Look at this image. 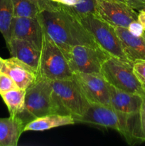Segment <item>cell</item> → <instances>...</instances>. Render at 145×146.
<instances>
[{
    "label": "cell",
    "instance_id": "6da1fadb",
    "mask_svg": "<svg viewBox=\"0 0 145 146\" xmlns=\"http://www.w3.org/2000/svg\"><path fill=\"white\" fill-rule=\"evenodd\" d=\"M44 32L54 41L65 56L78 45L100 47L79 19L59 8L42 11L38 16Z\"/></svg>",
    "mask_w": 145,
    "mask_h": 146
},
{
    "label": "cell",
    "instance_id": "7a4b0ae2",
    "mask_svg": "<svg viewBox=\"0 0 145 146\" xmlns=\"http://www.w3.org/2000/svg\"><path fill=\"white\" fill-rule=\"evenodd\" d=\"M76 122L115 130L129 145L145 142L139 113L126 115L117 111L111 106L90 104L85 114Z\"/></svg>",
    "mask_w": 145,
    "mask_h": 146
},
{
    "label": "cell",
    "instance_id": "3957f363",
    "mask_svg": "<svg viewBox=\"0 0 145 146\" xmlns=\"http://www.w3.org/2000/svg\"><path fill=\"white\" fill-rule=\"evenodd\" d=\"M53 113L71 115L75 123L85 114L90 104L73 78L51 81Z\"/></svg>",
    "mask_w": 145,
    "mask_h": 146
},
{
    "label": "cell",
    "instance_id": "277c9868",
    "mask_svg": "<svg viewBox=\"0 0 145 146\" xmlns=\"http://www.w3.org/2000/svg\"><path fill=\"white\" fill-rule=\"evenodd\" d=\"M100 74L105 81L115 88L143 96L142 88L133 71V63L110 56L102 64Z\"/></svg>",
    "mask_w": 145,
    "mask_h": 146
},
{
    "label": "cell",
    "instance_id": "5b68a950",
    "mask_svg": "<svg viewBox=\"0 0 145 146\" xmlns=\"http://www.w3.org/2000/svg\"><path fill=\"white\" fill-rule=\"evenodd\" d=\"M72 74L63 53L44 32L38 77L55 81L72 78Z\"/></svg>",
    "mask_w": 145,
    "mask_h": 146
},
{
    "label": "cell",
    "instance_id": "8992f818",
    "mask_svg": "<svg viewBox=\"0 0 145 146\" xmlns=\"http://www.w3.org/2000/svg\"><path fill=\"white\" fill-rule=\"evenodd\" d=\"M53 113L51 81L38 77L26 90L24 110L19 115L24 123L39 117Z\"/></svg>",
    "mask_w": 145,
    "mask_h": 146
},
{
    "label": "cell",
    "instance_id": "52a82bcc",
    "mask_svg": "<svg viewBox=\"0 0 145 146\" xmlns=\"http://www.w3.org/2000/svg\"><path fill=\"white\" fill-rule=\"evenodd\" d=\"M80 21L101 48L110 56L128 61L113 26L101 19L95 14H88L80 19Z\"/></svg>",
    "mask_w": 145,
    "mask_h": 146
},
{
    "label": "cell",
    "instance_id": "ba28073f",
    "mask_svg": "<svg viewBox=\"0 0 145 146\" xmlns=\"http://www.w3.org/2000/svg\"><path fill=\"white\" fill-rule=\"evenodd\" d=\"M110 56L100 47L78 45L72 47L65 57L72 73H100L102 64Z\"/></svg>",
    "mask_w": 145,
    "mask_h": 146
},
{
    "label": "cell",
    "instance_id": "9c48e42d",
    "mask_svg": "<svg viewBox=\"0 0 145 146\" xmlns=\"http://www.w3.org/2000/svg\"><path fill=\"white\" fill-rule=\"evenodd\" d=\"M72 78L90 104L110 106L109 84L100 73L75 72Z\"/></svg>",
    "mask_w": 145,
    "mask_h": 146
},
{
    "label": "cell",
    "instance_id": "30bf717a",
    "mask_svg": "<svg viewBox=\"0 0 145 146\" xmlns=\"http://www.w3.org/2000/svg\"><path fill=\"white\" fill-rule=\"evenodd\" d=\"M94 14L114 27L127 28L137 20V11L126 3L112 0H97Z\"/></svg>",
    "mask_w": 145,
    "mask_h": 146
},
{
    "label": "cell",
    "instance_id": "8fae6325",
    "mask_svg": "<svg viewBox=\"0 0 145 146\" xmlns=\"http://www.w3.org/2000/svg\"><path fill=\"white\" fill-rule=\"evenodd\" d=\"M44 34V29L38 17H14L13 19L11 39L25 40L41 50Z\"/></svg>",
    "mask_w": 145,
    "mask_h": 146
},
{
    "label": "cell",
    "instance_id": "7c38bea8",
    "mask_svg": "<svg viewBox=\"0 0 145 146\" xmlns=\"http://www.w3.org/2000/svg\"><path fill=\"white\" fill-rule=\"evenodd\" d=\"M1 71L8 74L18 88L26 90L38 78V71L15 57L3 58Z\"/></svg>",
    "mask_w": 145,
    "mask_h": 146
},
{
    "label": "cell",
    "instance_id": "4fadbf2b",
    "mask_svg": "<svg viewBox=\"0 0 145 146\" xmlns=\"http://www.w3.org/2000/svg\"><path fill=\"white\" fill-rule=\"evenodd\" d=\"M115 29L128 61L134 64L139 60H145V41L143 37L133 35L127 28Z\"/></svg>",
    "mask_w": 145,
    "mask_h": 146
},
{
    "label": "cell",
    "instance_id": "5bb4252c",
    "mask_svg": "<svg viewBox=\"0 0 145 146\" xmlns=\"http://www.w3.org/2000/svg\"><path fill=\"white\" fill-rule=\"evenodd\" d=\"M110 106L121 113L134 115L139 113L142 96L125 92L109 84Z\"/></svg>",
    "mask_w": 145,
    "mask_h": 146
},
{
    "label": "cell",
    "instance_id": "9a60e30c",
    "mask_svg": "<svg viewBox=\"0 0 145 146\" xmlns=\"http://www.w3.org/2000/svg\"><path fill=\"white\" fill-rule=\"evenodd\" d=\"M11 56L26 63L38 71L41 59V50L25 40L11 38L7 45Z\"/></svg>",
    "mask_w": 145,
    "mask_h": 146
},
{
    "label": "cell",
    "instance_id": "2e32d148",
    "mask_svg": "<svg viewBox=\"0 0 145 146\" xmlns=\"http://www.w3.org/2000/svg\"><path fill=\"white\" fill-rule=\"evenodd\" d=\"M26 124L18 115L0 118V146H16Z\"/></svg>",
    "mask_w": 145,
    "mask_h": 146
},
{
    "label": "cell",
    "instance_id": "e0dca14e",
    "mask_svg": "<svg viewBox=\"0 0 145 146\" xmlns=\"http://www.w3.org/2000/svg\"><path fill=\"white\" fill-rule=\"evenodd\" d=\"M75 121L71 115L51 113L39 117L26 124L25 131H44L64 125H73Z\"/></svg>",
    "mask_w": 145,
    "mask_h": 146
},
{
    "label": "cell",
    "instance_id": "ac0fdd59",
    "mask_svg": "<svg viewBox=\"0 0 145 146\" xmlns=\"http://www.w3.org/2000/svg\"><path fill=\"white\" fill-rule=\"evenodd\" d=\"M59 8L68 11L78 19L94 14L97 0H50Z\"/></svg>",
    "mask_w": 145,
    "mask_h": 146
},
{
    "label": "cell",
    "instance_id": "d6986e66",
    "mask_svg": "<svg viewBox=\"0 0 145 146\" xmlns=\"http://www.w3.org/2000/svg\"><path fill=\"white\" fill-rule=\"evenodd\" d=\"M0 95L7 105L10 115H19L24 111L26 90L16 88Z\"/></svg>",
    "mask_w": 145,
    "mask_h": 146
},
{
    "label": "cell",
    "instance_id": "ffe728a7",
    "mask_svg": "<svg viewBox=\"0 0 145 146\" xmlns=\"http://www.w3.org/2000/svg\"><path fill=\"white\" fill-rule=\"evenodd\" d=\"M11 0H0V32L7 46L11 41V29L14 19Z\"/></svg>",
    "mask_w": 145,
    "mask_h": 146
},
{
    "label": "cell",
    "instance_id": "44dd1931",
    "mask_svg": "<svg viewBox=\"0 0 145 146\" xmlns=\"http://www.w3.org/2000/svg\"><path fill=\"white\" fill-rule=\"evenodd\" d=\"M14 17H38L41 9L31 0H11Z\"/></svg>",
    "mask_w": 145,
    "mask_h": 146
},
{
    "label": "cell",
    "instance_id": "7402d4cb",
    "mask_svg": "<svg viewBox=\"0 0 145 146\" xmlns=\"http://www.w3.org/2000/svg\"><path fill=\"white\" fill-rule=\"evenodd\" d=\"M133 71L142 88L145 91V60H139L134 63Z\"/></svg>",
    "mask_w": 145,
    "mask_h": 146
},
{
    "label": "cell",
    "instance_id": "603a6c76",
    "mask_svg": "<svg viewBox=\"0 0 145 146\" xmlns=\"http://www.w3.org/2000/svg\"><path fill=\"white\" fill-rule=\"evenodd\" d=\"M16 88L18 87L12 78L8 74L0 70V94Z\"/></svg>",
    "mask_w": 145,
    "mask_h": 146
},
{
    "label": "cell",
    "instance_id": "cb8c5ba5",
    "mask_svg": "<svg viewBox=\"0 0 145 146\" xmlns=\"http://www.w3.org/2000/svg\"><path fill=\"white\" fill-rule=\"evenodd\" d=\"M31 1L36 4L41 11H51L59 9L55 4L53 3L50 0H31Z\"/></svg>",
    "mask_w": 145,
    "mask_h": 146
},
{
    "label": "cell",
    "instance_id": "d4e9b609",
    "mask_svg": "<svg viewBox=\"0 0 145 146\" xmlns=\"http://www.w3.org/2000/svg\"><path fill=\"white\" fill-rule=\"evenodd\" d=\"M127 29L132 33L133 35L136 36H142V35L144 33L145 30L144 29L143 27H142V24L136 20V21H134L131 23L129 25V27H127Z\"/></svg>",
    "mask_w": 145,
    "mask_h": 146
},
{
    "label": "cell",
    "instance_id": "484cf974",
    "mask_svg": "<svg viewBox=\"0 0 145 146\" xmlns=\"http://www.w3.org/2000/svg\"><path fill=\"white\" fill-rule=\"evenodd\" d=\"M126 4L137 11L142 9L145 4V0H126Z\"/></svg>",
    "mask_w": 145,
    "mask_h": 146
},
{
    "label": "cell",
    "instance_id": "4316f807",
    "mask_svg": "<svg viewBox=\"0 0 145 146\" xmlns=\"http://www.w3.org/2000/svg\"><path fill=\"white\" fill-rule=\"evenodd\" d=\"M139 116H140L142 125L145 121V94L142 96V102L141 104L140 111H139Z\"/></svg>",
    "mask_w": 145,
    "mask_h": 146
},
{
    "label": "cell",
    "instance_id": "83f0119b",
    "mask_svg": "<svg viewBox=\"0 0 145 146\" xmlns=\"http://www.w3.org/2000/svg\"><path fill=\"white\" fill-rule=\"evenodd\" d=\"M137 21L140 23L145 30V10L141 9L137 11Z\"/></svg>",
    "mask_w": 145,
    "mask_h": 146
},
{
    "label": "cell",
    "instance_id": "f1b7e54d",
    "mask_svg": "<svg viewBox=\"0 0 145 146\" xmlns=\"http://www.w3.org/2000/svg\"><path fill=\"white\" fill-rule=\"evenodd\" d=\"M2 64H3V58L0 57V70H1V68H2Z\"/></svg>",
    "mask_w": 145,
    "mask_h": 146
},
{
    "label": "cell",
    "instance_id": "f546056e",
    "mask_svg": "<svg viewBox=\"0 0 145 146\" xmlns=\"http://www.w3.org/2000/svg\"><path fill=\"white\" fill-rule=\"evenodd\" d=\"M142 128H143V131H144V136H145V121H144V123H142Z\"/></svg>",
    "mask_w": 145,
    "mask_h": 146
},
{
    "label": "cell",
    "instance_id": "4dcf8cb0",
    "mask_svg": "<svg viewBox=\"0 0 145 146\" xmlns=\"http://www.w3.org/2000/svg\"><path fill=\"white\" fill-rule=\"evenodd\" d=\"M112 1H122V2L126 3V0H112Z\"/></svg>",
    "mask_w": 145,
    "mask_h": 146
},
{
    "label": "cell",
    "instance_id": "1f68e13d",
    "mask_svg": "<svg viewBox=\"0 0 145 146\" xmlns=\"http://www.w3.org/2000/svg\"><path fill=\"white\" fill-rule=\"evenodd\" d=\"M142 37H143L144 40V41H145V31H144V33L143 35H142Z\"/></svg>",
    "mask_w": 145,
    "mask_h": 146
},
{
    "label": "cell",
    "instance_id": "d6a6232c",
    "mask_svg": "<svg viewBox=\"0 0 145 146\" xmlns=\"http://www.w3.org/2000/svg\"><path fill=\"white\" fill-rule=\"evenodd\" d=\"M142 9H144L145 10V4H144V5L143 6V8H142Z\"/></svg>",
    "mask_w": 145,
    "mask_h": 146
}]
</instances>
